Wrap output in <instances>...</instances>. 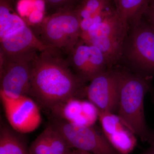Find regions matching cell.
Returning <instances> with one entry per match:
<instances>
[{
  "instance_id": "obj_8",
  "label": "cell",
  "mask_w": 154,
  "mask_h": 154,
  "mask_svg": "<svg viewBox=\"0 0 154 154\" xmlns=\"http://www.w3.org/2000/svg\"><path fill=\"white\" fill-rule=\"evenodd\" d=\"M6 118L18 132H32L39 126L42 117L37 103L28 96L12 97L0 93Z\"/></svg>"
},
{
  "instance_id": "obj_6",
  "label": "cell",
  "mask_w": 154,
  "mask_h": 154,
  "mask_svg": "<svg viewBox=\"0 0 154 154\" xmlns=\"http://www.w3.org/2000/svg\"><path fill=\"white\" fill-rule=\"evenodd\" d=\"M49 125L60 133L72 149L93 154H121L91 125L71 123L53 116Z\"/></svg>"
},
{
  "instance_id": "obj_16",
  "label": "cell",
  "mask_w": 154,
  "mask_h": 154,
  "mask_svg": "<svg viewBox=\"0 0 154 154\" xmlns=\"http://www.w3.org/2000/svg\"><path fill=\"white\" fill-rule=\"evenodd\" d=\"M15 7L19 16L31 28L39 25L46 16L43 0H18Z\"/></svg>"
},
{
  "instance_id": "obj_18",
  "label": "cell",
  "mask_w": 154,
  "mask_h": 154,
  "mask_svg": "<svg viewBox=\"0 0 154 154\" xmlns=\"http://www.w3.org/2000/svg\"><path fill=\"white\" fill-rule=\"evenodd\" d=\"M145 0H116V12L123 25L128 30L129 22L141 8Z\"/></svg>"
},
{
  "instance_id": "obj_4",
  "label": "cell",
  "mask_w": 154,
  "mask_h": 154,
  "mask_svg": "<svg viewBox=\"0 0 154 154\" xmlns=\"http://www.w3.org/2000/svg\"><path fill=\"white\" fill-rule=\"evenodd\" d=\"M128 30L117 12L92 26L82 33L80 38L98 48L104 54L110 69L123 54V48Z\"/></svg>"
},
{
  "instance_id": "obj_1",
  "label": "cell",
  "mask_w": 154,
  "mask_h": 154,
  "mask_svg": "<svg viewBox=\"0 0 154 154\" xmlns=\"http://www.w3.org/2000/svg\"><path fill=\"white\" fill-rule=\"evenodd\" d=\"M85 83L72 69L65 54L48 48L34 58L29 96L50 110L69 99L85 96Z\"/></svg>"
},
{
  "instance_id": "obj_13",
  "label": "cell",
  "mask_w": 154,
  "mask_h": 154,
  "mask_svg": "<svg viewBox=\"0 0 154 154\" xmlns=\"http://www.w3.org/2000/svg\"><path fill=\"white\" fill-rule=\"evenodd\" d=\"M72 149L60 133L50 125L28 148L30 154H69Z\"/></svg>"
},
{
  "instance_id": "obj_9",
  "label": "cell",
  "mask_w": 154,
  "mask_h": 154,
  "mask_svg": "<svg viewBox=\"0 0 154 154\" xmlns=\"http://www.w3.org/2000/svg\"><path fill=\"white\" fill-rule=\"evenodd\" d=\"M66 55L72 69L86 83L109 69L102 51L81 38Z\"/></svg>"
},
{
  "instance_id": "obj_3",
  "label": "cell",
  "mask_w": 154,
  "mask_h": 154,
  "mask_svg": "<svg viewBox=\"0 0 154 154\" xmlns=\"http://www.w3.org/2000/svg\"><path fill=\"white\" fill-rule=\"evenodd\" d=\"M31 29L45 45L65 54L81 37L80 20L75 9L48 14L39 25Z\"/></svg>"
},
{
  "instance_id": "obj_19",
  "label": "cell",
  "mask_w": 154,
  "mask_h": 154,
  "mask_svg": "<svg viewBox=\"0 0 154 154\" xmlns=\"http://www.w3.org/2000/svg\"><path fill=\"white\" fill-rule=\"evenodd\" d=\"M46 15L63 10L74 9L78 5L77 0H43Z\"/></svg>"
},
{
  "instance_id": "obj_10",
  "label": "cell",
  "mask_w": 154,
  "mask_h": 154,
  "mask_svg": "<svg viewBox=\"0 0 154 154\" xmlns=\"http://www.w3.org/2000/svg\"><path fill=\"white\" fill-rule=\"evenodd\" d=\"M134 24L126 45V56L141 70L154 73V29L139 21Z\"/></svg>"
},
{
  "instance_id": "obj_22",
  "label": "cell",
  "mask_w": 154,
  "mask_h": 154,
  "mask_svg": "<svg viewBox=\"0 0 154 154\" xmlns=\"http://www.w3.org/2000/svg\"><path fill=\"white\" fill-rule=\"evenodd\" d=\"M69 154H93L84 151L80 150L77 149H72L71 151Z\"/></svg>"
},
{
  "instance_id": "obj_2",
  "label": "cell",
  "mask_w": 154,
  "mask_h": 154,
  "mask_svg": "<svg viewBox=\"0 0 154 154\" xmlns=\"http://www.w3.org/2000/svg\"><path fill=\"white\" fill-rule=\"evenodd\" d=\"M149 89L146 78L121 71L118 116L125 126L143 142H148L152 133L145 116L144 101Z\"/></svg>"
},
{
  "instance_id": "obj_14",
  "label": "cell",
  "mask_w": 154,
  "mask_h": 154,
  "mask_svg": "<svg viewBox=\"0 0 154 154\" xmlns=\"http://www.w3.org/2000/svg\"><path fill=\"white\" fill-rule=\"evenodd\" d=\"M98 115L99 117L104 119L112 125L102 126L108 141L121 154H129L136 144V140L132 134L133 133L130 131L123 130L122 127L119 131H116L115 123L118 116H116L113 113H98Z\"/></svg>"
},
{
  "instance_id": "obj_20",
  "label": "cell",
  "mask_w": 154,
  "mask_h": 154,
  "mask_svg": "<svg viewBox=\"0 0 154 154\" xmlns=\"http://www.w3.org/2000/svg\"><path fill=\"white\" fill-rule=\"evenodd\" d=\"M148 142L149 143V147L140 154H154V132H152Z\"/></svg>"
},
{
  "instance_id": "obj_21",
  "label": "cell",
  "mask_w": 154,
  "mask_h": 154,
  "mask_svg": "<svg viewBox=\"0 0 154 154\" xmlns=\"http://www.w3.org/2000/svg\"><path fill=\"white\" fill-rule=\"evenodd\" d=\"M148 17L150 23V26L154 29V6L149 10Z\"/></svg>"
},
{
  "instance_id": "obj_23",
  "label": "cell",
  "mask_w": 154,
  "mask_h": 154,
  "mask_svg": "<svg viewBox=\"0 0 154 154\" xmlns=\"http://www.w3.org/2000/svg\"><path fill=\"white\" fill-rule=\"evenodd\" d=\"M11 1L12 2V3H13V4H14V6H15L18 0H11Z\"/></svg>"
},
{
  "instance_id": "obj_7",
  "label": "cell",
  "mask_w": 154,
  "mask_h": 154,
  "mask_svg": "<svg viewBox=\"0 0 154 154\" xmlns=\"http://www.w3.org/2000/svg\"><path fill=\"white\" fill-rule=\"evenodd\" d=\"M121 71L107 69L90 81L85 96L98 113H113L118 110Z\"/></svg>"
},
{
  "instance_id": "obj_5",
  "label": "cell",
  "mask_w": 154,
  "mask_h": 154,
  "mask_svg": "<svg viewBox=\"0 0 154 154\" xmlns=\"http://www.w3.org/2000/svg\"><path fill=\"white\" fill-rule=\"evenodd\" d=\"M38 52L14 56L0 53V93L12 97L29 96L33 60Z\"/></svg>"
},
{
  "instance_id": "obj_15",
  "label": "cell",
  "mask_w": 154,
  "mask_h": 154,
  "mask_svg": "<svg viewBox=\"0 0 154 154\" xmlns=\"http://www.w3.org/2000/svg\"><path fill=\"white\" fill-rule=\"evenodd\" d=\"M26 25L11 0H0V38Z\"/></svg>"
},
{
  "instance_id": "obj_11",
  "label": "cell",
  "mask_w": 154,
  "mask_h": 154,
  "mask_svg": "<svg viewBox=\"0 0 154 154\" xmlns=\"http://www.w3.org/2000/svg\"><path fill=\"white\" fill-rule=\"evenodd\" d=\"M50 48L45 45L28 25L0 38V53L5 55H20L40 52Z\"/></svg>"
},
{
  "instance_id": "obj_17",
  "label": "cell",
  "mask_w": 154,
  "mask_h": 154,
  "mask_svg": "<svg viewBox=\"0 0 154 154\" xmlns=\"http://www.w3.org/2000/svg\"><path fill=\"white\" fill-rule=\"evenodd\" d=\"M0 154H30L24 143L8 127L0 129Z\"/></svg>"
},
{
  "instance_id": "obj_12",
  "label": "cell",
  "mask_w": 154,
  "mask_h": 154,
  "mask_svg": "<svg viewBox=\"0 0 154 154\" xmlns=\"http://www.w3.org/2000/svg\"><path fill=\"white\" fill-rule=\"evenodd\" d=\"M75 10L79 19L81 34L116 11L112 9L107 0H82Z\"/></svg>"
}]
</instances>
